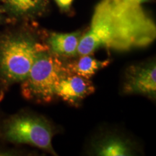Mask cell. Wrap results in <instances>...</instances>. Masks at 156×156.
<instances>
[{"mask_svg": "<svg viewBox=\"0 0 156 156\" xmlns=\"http://www.w3.org/2000/svg\"><path fill=\"white\" fill-rule=\"evenodd\" d=\"M155 25L141 5L129 0H101L88 30L82 35L78 55L101 48L127 51L147 46L155 38Z\"/></svg>", "mask_w": 156, "mask_h": 156, "instance_id": "1", "label": "cell"}, {"mask_svg": "<svg viewBox=\"0 0 156 156\" xmlns=\"http://www.w3.org/2000/svg\"><path fill=\"white\" fill-rule=\"evenodd\" d=\"M47 48L25 25L0 33V101L9 87L25 80L38 54Z\"/></svg>", "mask_w": 156, "mask_h": 156, "instance_id": "2", "label": "cell"}, {"mask_svg": "<svg viewBox=\"0 0 156 156\" xmlns=\"http://www.w3.org/2000/svg\"><path fill=\"white\" fill-rule=\"evenodd\" d=\"M54 129L48 120L22 110L0 119V141L34 146L55 155L52 147Z\"/></svg>", "mask_w": 156, "mask_h": 156, "instance_id": "3", "label": "cell"}, {"mask_svg": "<svg viewBox=\"0 0 156 156\" xmlns=\"http://www.w3.org/2000/svg\"><path fill=\"white\" fill-rule=\"evenodd\" d=\"M68 74L61 58L46 48L38 54L28 77L20 83L21 94L28 101L51 102L56 96L59 82Z\"/></svg>", "mask_w": 156, "mask_h": 156, "instance_id": "4", "label": "cell"}, {"mask_svg": "<svg viewBox=\"0 0 156 156\" xmlns=\"http://www.w3.org/2000/svg\"><path fill=\"white\" fill-rule=\"evenodd\" d=\"M123 91L126 94H138L155 99L156 65L155 60L129 67L125 72Z\"/></svg>", "mask_w": 156, "mask_h": 156, "instance_id": "5", "label": "cell"}, {"mask_svg": "<svg viewBox=\"0 0 156 156\" xmlns=\"http://www.w3.org/2000/svg\"><path fill=\"white\" fill-rule=\"evenodd\" d=\"M48 0H0V12L6 22L24 23L41 15Z\"/></svg>", "mask_w": 156, "mask_h": 156, "instance_id": "6", "label": "cell"}, {"mask_svg": "<svg viewBox=\"0 0 156 156\" xmlns=\"http://www.w3.org/2000/svg\"><path fill=\"white\" fill-rule=\"evenodd\" d=\"M95 91L92 82L80 76L68 74L62 78L56 90V96L72 105H78Z\"/></svg>", "mask_w": 156, "mask_h": 156, "instance_id": "7", "label": "cell"}, {"mask_svg": "<svg viewBox=\"0 0 156 156\" xmlns=\"http://www.w3.org/2000/svg\"><path fill=\"white\" fill-rule=\"evenodd\" d=\"M81 37L80 32L70 34L53 33L48 37L47 46L51 52L58 57L72 58L78 54V46Z\"/></svg>", "mask_w": 156, "mask_h": 156, "instance_id": "8", "label": "cell"}, {"mask_svg": "<svg viewBox=\"0 0 156 156\" xmlns=\"http://www.w3.org/2000/svg\"><path fill=\"white\" fill-rule=\"evenodd\" d=\"M95 155L101 156H126L133 155V149L130 142L120 136L108 134L93 145Z\"/></svg>", "mask_w": 156, "mask_h": 156, "instance_id": "9", "label": "cell"}, {"mask_svg": "<svg viewBox=\"0 0 156 156\" xmlns=\"http://www.w3.org/2000/svg\"><path fill=\"white\" fill-rule=\"evenodd\" d=\"M109 63L110 60L108 59L102 61L94 58L91 54H87L82 55L77 60L66 64V67L69 74L90 80L98 70L106 67Z\"/></svg>", "mask_w": 156, "mask_h": 156, "instance_id": "10", "label": "cell"}, {"mask_svg": "<svg viewBox=\"0 0 156 156\" xmlns=\"http://www.w3.org/2000/svg\"><path fill=\"white\" fill-rule=\"evenodd\" d=\"M56 2V5L62 10L67 11L69 9L72 4L73 2V0H54Z\"/></svg>", "mask_w": 156, "mask_h": 156, "instance_id": "11", "label": "cell"}, {"mask_svg": "<svg viewBox=\"0 0 156 156\" xmlns=\"http://www.w3.org/2000/svg\"><path fill=\"white\" fill-rule=\"evenodd\" d=\"M129 1L131 2L134 3V4H136V5H141L142 3L147 2L150 1V0H129Z\"/></svg>", "mask_w": 156, "mask_h": 156, "instance_id": "12", "label": "cell"}, {"mask_svg": "<svg viewBox=\"0 0 156 156\" xmlns=\"http://www.w3.org/2000/svg\"><path fill=\"white\" fill-rule=\"evenodd\" d=\"M5 22H6L5 17V16H4V15H2V13L1 12H0V25L3 24V23H5Z\"/></svg>", "mask_w": 156, "mask_h": 156, "instance_id": "13", "label": "cell"}]
</instances>
